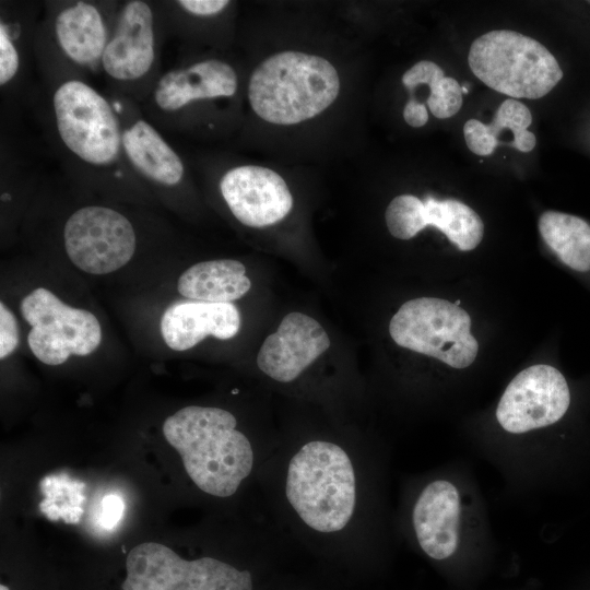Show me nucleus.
<instances>
[{"mask_svg": "<svg viewBox=\"0 0 590 590\" xmlns=\"http://www.w3.org/2000/svg\"><path fill=\"white\" fill-rule=\"evenodd\" d=\"M369 451L316 437L275 450L267 489L284 526L321 547L376 542L379 497Z\"/></svg>", "mask_w": 590, "mask_h": 590, "instance_id": "f257e3e1", "label": "nucleus"}, {"mask_svg": "<svg viewBox=\"0 0 590 590\" xmlns=\"http://www.w3.org/2000/svg\"><path fill=\"white\" fill-rule=\"evenodd\" d=\"M28 108L61 172L75 184L108 192L148 190L126 160L108 92L76 75L38 78Z\"/></svg>", "mask_w": 590, "mask_h": 590, "instance_id": "f03ea898", "label": "nucleus"}, {"mask_svg": "<svg viewBox=\"0 0 590 590\" xmlns=\"http://www.w3.org/2000/svg\"><path fill=\"white\" fill-rule=\"evenodd\" d=\"M163 434L189 479L212 497L235 495L259 463V451L225 409L185 406L164 421Z\"/></svg>", "mask_w": 590, "mask_h": 590, "instance_id": "7ed1b4c3", "label": "nucleus"}, {"mask_svg": "<svg viewBox=\"0 0 590 590\" xmlns=\"http://www.w3.org/2000/svg\"><path fill=\"white\" fill-rule=\"evenodd\" d=\"M121 1H44L34 40L38 78L76 75L92 82Z\"/></svg>", "mask_w": 590, "mask_h": 590, "instance_id": "20e7f679", "label": "nucleus"}, {"mask_svg": "<svg viewBox=\"0 0 590 590\" xmlns=\"http://www.w3.org/2000/svg\"><path fill=\"white\" fill-rule=\"evenodd\" d=\"M403 529L428 558H453L465 544L482 541L480 499L471 485L453 472H437L410 488Z\"/></svg>", "mask_w": 590, "mask_h": 590, "instance_id": "39448f33", "label": "nucleus"}, {"mask_svg": "<svg viewBox=\"0 0 590 590\" xmlns=\"http://www.w3.org/2000/svg\"><path fill=\"white\" fill-rule=\"evenodd\" d=\"M340 78L327 59L285 50L250 74L247 98L253 113L274 125H296L326 110L338 97Z\"/></svg>", "mask_w": 590, "mask_h": 590, "instance_id": "423d86ee", "label": "nucleus"}, {"mask_svg": "<svg viewBox=\"0 0 590 590\" xmlns=\"http://www.w3.org/2000/svg\"><path fill=\"white\" fill-rule=\"evenodd\" d=\"M167 36L161 1H121L101 62L108 91L142 104L162 73Z\"/></svg>", "mask_w": 590, "mask_h": 590, "instance_id": "0eeeda50", "label": "nucleus"}, {"mask_svg": "<svg viewBox=\"0 0 590 590\" xmlns=\"http://www.w3.org/2000/svg\"><path fill=\"white\" fill-rule=\"evenodd\" d=\"M473 74L510 98L538 99L562 80L555 57L538 40L509 30H495L476 38L469 50Z\"/></svg>", "mask_w": 590, "mask_h": 590, "instance_id": "6e6552de", "label": "nucleus"}, {"mask_svg": "<svg viewBox=\"0 0 590 590\" xmlns=\"http://www.w3.org/2000/svg\"><path fill=\"white\" fill-rule=\"evenodd\" d=\"M238 87L239 76L233 64L205 57L163 71L140 106L161 131L182 132L190 129L200 106L232 99Z\"/></svg>", "mask_w": 590, "mask_h": 590, "instance_id": "1a4fd4ad", "label": "nucleus"}, {"mask_svg": "<svg viewBox=\"0 0 590 590\" xmlns=\"http://www.w3.org/2000/svg\"><path fill=\"white\" fill-rule=\"evenodd\" d=\"M401 347L432 356L462 369L476 358L479 343L471 334V318L459 305L435 297L405 302L389 323Z\"/></svg>", "mask_w": 590, "mask_h": 590, "instance_id": "9d476101", "label": "nucleus"}, {"mask_svg": "<svg viewBox=\"0 0 590 590\" xmlns=\"http://www.w3.org/2000/svg\"><path fill=\"white\" fill-rule=\"evenodd\" d=\"M122 590H253L252 574L212 556L186 559L168 546L144 542L126 558Z\"/></svg>", "mask_w": 590, "mask_h": 590, "instance_id": "9b49d317", "label": "nucleus"}, {"mask_svg": "<svg viewBox=\"0 0 590 590\" xmlns=\"http://www.w3.org/2000/svg\"><path fill=\"white\" fill-rule=\"evenodd\" d=\"M62 243L70 261L91 274H107L133 257L138 235L129 216L106 204H84L62 225Z\"/></svg>", "mask_w": 590, "mask_h": 590, "instance_id": "f8f14e48", "label": "nucleus"}, {"mask_svg": "<svg viewBox=\"0 0 590 590\" xmlns=\"http://www.w3.org/2000/svg\"><path fill=\"white\" fill-rule=\"evenodd\" d=\"M31 326L27 343L33 354L47 365H60L70 355L93 353L102 341L97 318L88 310L71 307L52 292L38 287L20 304Z\"/></svg>", "mask_w": 590, "mask_h": 590, "instance_id": "ddd939ff", "label": "nucleus"}, {"mask_svg": "<svg viewBox=\"0 0 590 590\" xmlns=\"http://www.w3.org/2000/svg\"><path fill=\"white\" fill-rule=\"evenodd\" d=\"M565 376L546 364L521 370L504 390L495 412L508 435L523 436L558 423L570 406Z\"/></svg>", "mask_w": 590, "mask_h": 590, "instance_id": "4468645a", "label": "nucleus"}, {"mask_svg": "<svg viewBox=\"0 0 590 590\" xmlns=\"http://www.w3.org/2000/svg\"><path fill=\"white\" fill-rule=\"evenodd\" d=\"M43 5L44 1H0L1 114H20L36 93L34 40Z\"/></svg>", "mask_w": 590, "mask_h": 590, "instance_id": "2eb2a0df", "label": "nucleus"}, {"mask_svg": "<svg viewBox=\"0 0 590 590\" xmlns=\"http://www.w3.org/2000/svg\"><path fill=\"white\" fill-rule=\"evenodd\" d=\"M119 115L126 160L141 182L162 193L180 190L188 169L163 132L143 114L135 101L107 91Z\"/></svg>", "mask_w": 590, "mask_h": 590, "instance_id": "dca6fc26", "label": "nucleus"}, {"mask_svg": "<svg viewBox=\"0 0 590 590\" xmlns=\"http://www.w3.org/2000/svg\"><path fill=\"white\" fill-rule=\"evenodd\" d=\"M385 220L388 231L398 239H411L430 225L463 251L474 249L484 235L480 215L455 199L437 200L427 197L422 201L412 194H401L387 206Z\"/></svg>", "mask_w": 590, "mask_h": 590, "instance_id": "f3484780", "label": "nucleus"}, {"mask_svg": "<svg viewBox=\"0 0 590 590\" xmlns=\"http://www.w3.org/2000/svg\"><path fill=\"white\" fill-rule=\"evenodd\" d=\"M220 193L233 216L248 227H264L283 220L293 206L284 179L257 165L228 168L219 181Z\"/></svg>", "mask_w": 590, "mask_h": 590, "instance_id": "a211bd4d", "label": "nucleus"}, {"mask_svg": "<svg viewBox=\"0 0 590 590\" xmlns=\"http://www.w3.org/2000/svg\"><path fill=\"white\" fill-rule=\"evenodd\" d=\"M329 346V335L317 320L292 311L282 319L276 332L266 338L257 365L272 380L291 384Z\"/></svg>", "mask_w": 590, "mask_h": 590, "instance_id": "6ab92c4d", "label": "nucleus"}, {"mask_svg": "<svg viewBox=\"0 0 590 590\" xmlns=\"http://www.w3.org/2000/svg\"><path fill=\"white\" fill-rule=\"evenodd\" d=\"M241 323L239 310L232 303L178 300L161 318V333L174 351H186L208 335L228 340Z\"/></svg>", "mask_w": 590, "mask_h": 590, "instance_id": "aec40b11", "label": "nucleus"}, {"mask_svg": "<svg viewBox=\"0 0 590 590\" xmlns=\"http://www.w3.org/2000/svg\"><path fill=\"white\" fill-rule=\"evenodd\" d=\"M250 287L245 266L234 259L198 262L181 273L177 284L182 296L208 303L236 300Z\"/></svg>", "mask_w": 590, "mask_h": 590, "instance_id": "412c9836", "label": "nucleus"}, {"mask_svg": "<svg viewBox=\"0 0 590 590\" xmlns=\"http://www.w3.org/2000/svg\"><path fill=\"white\" fill-rule=\"evenodd\" d=\"M538 225L545 244L565 266L579 273L590 271V224L587 221L551 210L540 215Z\"/></svg>", "mask_w": 590, "mask_h": 590, "instance_id": "4be33fe9", "label": "nucleus"}, {"mask_svg": "<svg viewBox=\"0 0 590 590\" xmlns=\"http://www.w3.org/2000/svg\"><path fill=\"white\" fill-rule=\"evenodd\" d=\"M39 487L45 498L39 509L50 520L62 518L68 523H76L83 515V489L85 485L67 474L49 475L42 479Z\"/></svg>", "mask_w": 590, "mask_h": 590, "instance_id": "5701e85b", "label": "nucleus"}, {"mask_svg": "<svg viewBox=\"0 0 590 590\" xmlns=\"http://www.w3.org/2000/svg\"><path fill=\"white\" fill-rule=\"evenodd\" d=\"M531 122L530 109L517 99L507 98L497 108L492 122L486 126L497 143L500 133L509 130L512 133L511 146L520 152H530L536 143L535 135L528 130Z\"/></svg>", "mask_w": 590, "mask_h": 590, "instance_id": "b1692460", "label": "nucleus"}, {"mask_svg": "<svg viewBox=\"0 0 590 590\" xmlns=\"http://www.w3.org/2000/svg\"><path fill=\"white\" fill-rule=\"evenodd\" d=\"M427 86L429 87L427 106L436 118H450L460 110L463 103L462 86L456 79L442 74Z\"/></svg>", "mask_w": 590, "mask_h": 590, "instance_id": "393cba45", "label": "nucleus"}, {"mask_svg": "<svg viewBox=\"0 0 590 590\" xmlns=\"http://www.w3.org/2000/svg\"><path fill=\"white\" fill-rule=\"evenodd\" d=\"M463 135L469 150L480 156L491 155L498 145L488 133L487 126L477 119H469L464 123Z\"/></svg>", "mask_w": 590, "mask_h": 590, "instance_id": "a878e982", "label": "nucleus"}, {"mask_svg": "<svg viewBox=\"0 0 590 590\" xmlns=\"http://www.w3.org/2000/svg\"><path fill=\"white\" fill-rule=\"evenodd\" d=\"M19 327L11 310L0 303V358L8 357L19 344Z\"/></svg>", "mask_w": 590, "mask_h": 590, "instance_id": "bb28decb", "label": "nucleus"}, {"mask_svg": "<svg viewBox=\"0 0 590 590\" xmlns=\"http://www.w3.org/2000/svg\"><path fill=\"white\" fill-rule=\"evenodd\" d=\"M441 74L445 73L437 63L429 60H422L405 71L402 75V83L409 91H413L420 85H427Z\"/></svg>", "mask_w": 590, "mask_h": 590, "instance_id": "cd10ccee", "label": "nucleus"}, {"mask_svg": "<svg viewBox=\"0 0 590 590\" xmlns=\"http://www.w3.org/2000/svg\"><path fill=\"white\" fill-rule=\"evenodd\" d=\"M123 502L117 495H106L102 500L99 522L105 529L115 527L123 514Z\"/></svg>", "mask_w": 590, "mask_h": 590, "instance_id": "c85d7f7f", "label": "nucleus"}, {"mask_svg": "<svg viewBox=\"0 0 590 590\" xmlns=\"http://www.w3.org/2000/svg\"><path fill=\"white\" fill-rule=\"evenodd\" d=\"M403 118L411 127H423L428 121L427 108L424 104L411 98L404 106Z\"/></svg>", "mask_w": 590, "mask_h": 590, "instance_id": "c756f323", "label": "nucleus"}, {"mask_svg": "<svg viewBox=\"0 0 590 590\" xmlns=\"http://www.w3.org/2000/svg\"><path fill=\"white\" fill-rule=\"evenodd\" d=\"M0 590H10L8 586L1 583L0 585Z\"/></svg>", "mask_w": 590, "mask_h": 590, "instance_id": "7c9ffc66", "label": "nucleus"}, {"mask_svg": "<svg viewBox=\"0 0 590 590\" xmlns=\"http://www.w3.org/2000/svg\"><path fill=\"white\" fill-rule=\"evenodd\" d=\"M589 3H590V1H589Z\"/></svg>", "mask_w": 590, "mask_h": 590, "instance_id": "2f4dec72", "label": "nucleus"}]
</instances>
